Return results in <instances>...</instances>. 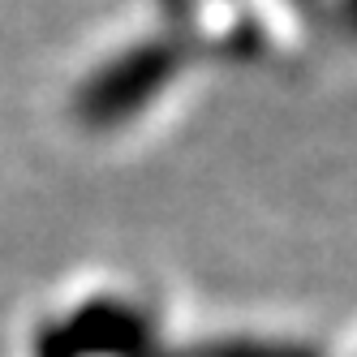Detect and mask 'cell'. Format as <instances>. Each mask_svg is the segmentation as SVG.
Segmentation results:
<instances>
[{"mask_svg": "<svg viewBox=\"0 0 357 357\" xmlns=\"http://www.w3.org/2000/svg\"><path fill=\"white\" fill-rule=\"evenodd\" d=\"M190 47L172 35H146L125 43L99 69L86 73V82L73 95V112L86 130H116V125L142 116L155 99L176 82L185 69Z\"/></svg>", "mask_w": 357, "mask_h": 357, "instance_id": "cell-1", "label": "cell"}, {"mask_svg": "<svg viewBox=\"0 0 357 357\" xmlns=\"http://www.w3.org/2000/svg\"><path fill=\"white\" fill-rule=\"evenodd\" d=\"M344 22L357 31V0H344Z\"/></svg>", "mask_w": 357, "mask_h": 357, "instance_id": "cell-2", "label": "cell"}]
</instances>
